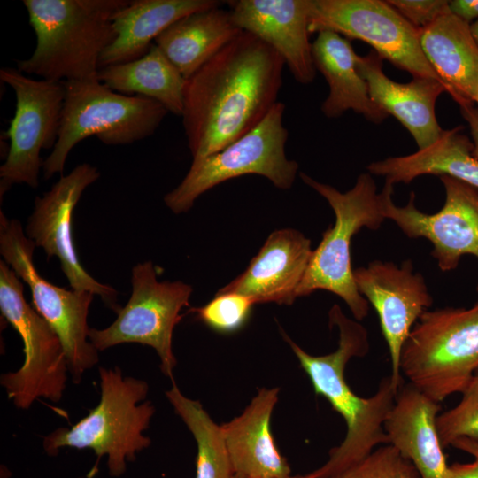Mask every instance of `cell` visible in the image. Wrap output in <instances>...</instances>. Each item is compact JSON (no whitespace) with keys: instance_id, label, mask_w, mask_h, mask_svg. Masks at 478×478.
<instances>
[{"instance_id":"1","label":"cell","mask_w":478,"mask_h":478,"mask_svg":"<svg viewBox=\"0 0 478 478\" xmlns=\"http://www.w3.org/2000/svg\"><path fill=\"white\" fill-rule=\"evenodd\" d=\"M282 58L243 31L186 80L182 124L193 160L215 153L258 125L277 103Z\"/></svg>"},{"instance_id":"2","label":"cell","mask_w":478,"mask_h":478,"mask_svg":"<svg viewBox=\"0 0 478 478\" xmlns=\"http://www.w3.org/2000/svg\"><path fill=\"white\" fill-rule=\"evenodd\" d=\"M329 324L338 328V346L335 351L322 356L307 353L281 330L315 393L329 402L347 427L343 441L330 451L326 463L312 472L314 478H333L367 457L376 445L389 444L384 422L398 392L390 377H386L372 397L362 398L356 395L348 385L344 372L351 358L367 353V331L346 317L337 305L329 311Z\"/></svg>"},{"instance_id":"3","label":"cell","mask_w":478,"mask_h":478,"mask_svg":"<svg viewBox=\"0 0 478 478\" xmlns=\"http://www.w3.org/2000/svg\"><path fill=\"white\" fill-rule=\"evenodd\" d=\"M127 0H24L35 49L17 69L56 81L98 80L99 59L114 41L112 14Z\"/></svg>"},{"instance_id":"4","label":"cell","mask_w":478,"mask_h":478,"mask_svg":"<svg viewBox=\"0 0 478 478\" xmlns=\"http://www.w3.org/2000/svg\"><path fill=\"white\" fill-rule=\"evenodd\" d=\"M101 397L98 405L71 428H59L43 439V449L55 456L65 447L91 449L97 456L107 457L112 476H120L127 463L137 452L150 446V437L143 435L155 412L146 400L149 385L137 378L123 376L119 366L99 367Z\"/></svg>"},{"instance_id":"5","label":"cell","mask_w":478,"mask_h":478,"mask_svg":"<svg viewBox=\"0 0 478 478\" xmlns=\"http://www.w3.org/2000/svg\"><path fill=\"white\" fill-rule=\"evenodd\" d=\"M302 181L317 191L332 207L335 221L312 251L297 297L324 289L340 297L357 320L365 319L369 303L358 292L351 263V243L361 228L378 229L386 220L382 199L372 174L358 175L355 185L343 193L301 173Z\"/></svg>"},{"instance_id":"6","label":"cell","mask_w":478,"mask_h":478,"mask_svg":"<svg viewBox=\"0 0 478 478\" xmlns=\"http://www.w3.org/2000/svg\"><path fill=\"white\" fill-rule=\"evenodd\" d=\"M57 143L44 159V179L62 174L72 149L96 135L106 145H124L151 135L168 111L158 101L115 92L98 80L66 81Z\"/></svg>"},{"instance_id":"7","label":"cell","mask_w":478,"mask_h":478,"mask_svg":"<svg viewBox=\"0 0 478 478\" xmlns=\"http://www.w3.org/2000/svg\"><path fill=\"white\" fill-rule=\"evenodd\" d=\"M478 370V301L469 308L426 311L401 353L400 372L440 403L462 392Z\"/></svg>"},{"instance_id":"8","label":"cell","mask_w":478,"mask_h":478,"mask_svg":"<svg viewBox=\"0 0 478 478\" xmlns=\"http://www.w3.org/2000/svg\"><path fill=\"white\" fill-rule=\"evenodd\" d=\"M285 104L277 102L250 132L222 150L193 160L181 182L164 197L174 213L190 210L199 196L227 180L247 174L268 179L276 188L289 189L298 169L285 154L289 132L283 125Z\"/></svg>"},{"instance_id":"9","label":"cell","mask_w":478,"mask_h":478,"mask_svg":"<svg viewBox=\"0 0 478 478\" xmlns=\"http://www.w3.org/2000/svg\"><path fill=\"white\" fill-rule=\"evenodd\" d=\"M35 244L25 235L20 222L0 212V252L4 262L29 287L34 309L58 336L68 372L78 383L85 371L98 362V351L89 341L87 318L94 294L58 287L42 278L35 269Z\"/></svg>"},{"instance_id":"10","label":"cell","mask_w":478,"mask_h":478,"mask_svg":"<svg viewBox=\"0 0 478 478\" xmlns=\"http://www.w3.org/2000/svg\"><path fill=\"white\" fill-rule=\"evenodd\" d=\"M18 277L4 261H0V310L20 335L25 354L20 368L3 374L0 383L13 404L27 410L39 397L60 401L68 368L58 336L27 303Z\"/></svg>"},{"instance_id":"11","label":"cell","mask_w":478,"mask_h":478,"mask_svg":"<svg viewBox=\"0 0 478 478\" xmlns=\"http://www.w3.org/2000/svg\"><path fill=\"white\" fill-rule=\"evenodd\" d=\"M132 292L116 320L103 329L89 328V339L97 351L120 343H136L153 348L162 373L171 378L176 366L172 339L175 326L189 305L192 287L182 281H158L151 261L135 265Z\"/></svg>"},{"instance_id":"12","label":"cell","mask_w":478,"mask_h":478,"mask_svg":"<svg viewBox=\"0 0 478 478\" xmlns=\"http://www.w3.org/2000/svg\"><path fill=\"white\" fill-rule=\"evenodd\" d=\"M0 79L16 97L15 113L5 131L9 150L0 167L3 195L16 183L38 186L44 163L40 153L57 143L66 89L63 81L35 80L12 67L2 68Z\"/></svg>"},{"instance_id":"13","label":"cell","mask_w":478,"mask_h":478,"mask_svg":"<svg viewBox=\"0 0 478 478\" xmlns=\"http://www.w3.org/2000/svg\"><path fill=\"white\" fill-rule=\"evenodd\" d=\"M308 29L310 34L332 31L363 41L413 78L441 81L421 50L419 29L387 1L311 0Z\"/></svg>"},{"instance_id":"14","label":"cell","mask_w":478,"mask_h":478,"mask_svg":"<svg viewBox=\"0 0 478 478\" xmlns=\"http://www.w3.org/2000/svg\"><path fill=\"white\" fill-rule=\"evenodd\" d=\"M445 200L436 213L428 214L415 205L411 192L405 206L392 201L393 184L385 181L381 192L385 219L396 223L409 238H425L432 245V257L440 270L455 269L464 255L478 258V189L455 178L439 176Z\"/></svg>"},{"instance_id":"15","label":"cell","mask_w":478,"mask_h":478,"mask_svg":"<svg viewBox=\"0 0 478 478\" xmlns=\"http://www.w3.org/2000/svg\"><path fill=\"white\" fill-rule=\"evenodd\" d=\"M100 176L96 166L78 165L35 200V207L26 227L27 236L42 247L48 258L57 257L72 289L99 296L118 313V292L95 280L80 263L73 237V213L83 191Z\"/></svg>"},{"instance_id":"16","label":"cell","mask_w":478,"mask_h":478,"mask_svg":"<svg viewBox=\"0 0 478 478\" xmlns=\"http://www.w3.org/2000/svg\"><path fill=\"white\" fill-rule=\"evenodd\" d=\"M353 278L358 292L378 314L391 362V384L398 391L403 347L420 316L432 305V296L423 275L414 272L411 259L399 266L374 260L354 269Z\"/></svg>"},{"instance_id":"17","label":"cell","mask_w":478,"mask_h":478,"mask_svg":"<svg viewBox=\"0 0 478 478\" xmlns=\"http://www.w3.org/2000/svg\"><path fill=\"white\" fill-rule=\"evenodd\" d=\"M236 26L274 49L302 84L313 81L316 68L309 41L311 0L228 1Z\"/></svg>"},{"instance_id":"18","label":"cell","mask_w":478,"mask_h":478,"mask_svg":"<svg viewBox=\"0 0 478 478\" xmlns=\"http://www.w3.org/2000/svg\"><path fill=\"white\" fill-rule=\"evenodd\" d=\"M312 253L311 240L298 230H275L245 271L220 291L242 294L254 304L291 305Z\"/></svg>"},{"instance_id":"19","label":"cell","mask_w":478,"mask_h":478,"mask_svg":"<svg viewBox=\"0 0 478 478\" xmlns=\"http://www.w3.org/2000/svg\"><path fill=\"white\" fill-rule=\"evenodd\" d=\"M382 60L370 51L358 56L357 61L371 99L409 131L419 150L430 146L443 131L436 120L435 105L439 96L447 92L446 86L441 81L421 77L407 83L394 81L384 73Z\"/></svg>"},{"instance_id":"20","label":"cell","mask_w":478,"mask_h":478,"mask_svg":"<svg viewBox=\"0 0 478 478\" xmlns=\"http://www.w3.org/2000/svg\"><path fill=\"white\" fill-rule=\"evenodd\" d=\"M441 410L412 384L398 390L384 422L389 444L417 469L420 478H446L448 465L436 428Z\"/></svg>"},{"instance_id":"21","label":"cell","mask_w":478,"mask_h":478,"mask_svg":"<svg viewBox=\"0 0 478 478\" xmlns=\"http://www.w3.org/2000/svg\"><path fill=\"white\" fill-rule=\"evenodd\" d=\"M278 395V388L258 389L240 415L221 425L234 474L244 478L290 474L270 428Z\"/></svg>"},{"instance_id":"22","label":"cell","mask_w":478,"mask_h":478,"mask_svg":"<svg viewBox=\"0 0 478 478\" xmlns=\"http://www.w3.org/2000/svg\"><path fill=\"white\" fill-rule=\"evenodd\" d=\"M421 50L447 93L459 105L474 104L478 91V45L470 24L451 12L419 29Z\"/></svg>"},{"instance_id":"23","label":"cell","mask_w":478,"mask_h":478,"mask_svg":"<svg viewBox=\"0 0 478 478\" xmlns=\"http://www.w3.org/2000/svg\"><path fill=\"white\" fill-rule=\"evenodd\" d=\"M216 0H135L112 16L116 33L104 50L99 68L135 60L148 52L155 39L178 19L220 6Z\"/></svg>"},{"instance_id":"24","label":"cell","mask_w":478,"mask_h":478,"mask_svg":"<svg viewBox=\"0 0 478 478\" xmlns=\"http://www.w3.org/2000/svg\"><path fill=\"white\" fill-rule=\"evenodd\" d=\"M312 54L316 70L329 87L321 105L326 117L338 118L352 110L380 124L389 116L371 99L368 85L357 67L358 55L349 39L332 31H321L312 43Z\"/></svg>"},{"instance_id":"25","label":"cell","mask_w":478,"mask_h":478,"mask_svg":"<svg viewBox=\"0 0 478 478\" xmlns=\"http://www.w3.org/2000/svg\"><path fill=\"white\" fill-rule=\"evenodd\" d=\"M458 126L443 130L430 146L401 157H389L366 166L370 174L384 176L385 181L409 183L421 175H447L478 189V158L474 143Z\"/></svg>"},{"instance_id":"26","label":"cell","mask_w":478,"mask_h":478,"mask_svg":"<svg viewBox=\"0 0 478 478\" xmlns=\"http://www.w3.org/2000/svg\"><path fill=\"white\" fill-rule=\"evenodd\" d=\"M242 32L230 11L217 6L173 22L155 44L187 80Z\"/></svg>"},{"instance_id":"27","label":"cell","mask_w":478,"mask_h":478,"mask_svg":"<svg viewBox=\"0 0 478 478\" xmlns=\"http://www.w3.org/2000/svg\"><path fill=\"white\" fill-rule=\"evenodd\" d=\"M97 79L115 92L151 98L182 114L186 79L156 44L135 60L100 68Z\"/></svg>"},{"instance_id":"28","label":"cell","mask_w":478,"mask_h":478,"mask_svg":"<svg viewBox=\"0 0 478 478\" xmlns=\"http://www.w3.org/2000/svg\"><path fill=\"white\" fill-rule=\"evenodd\" d=\"M166 397L197 443L195 478H233L234 472L221 425H217L201 403L185 397L172 380Z\"/></svg>"},{"instance_id":"29","label":"cell","mask_w":478,"mask_h":478,"mask_svg":"<svg viewBox=\"0 0 478 478\" xmlns=\"http://www.w3.org/2000/svg\"><path fill=\"white\" fill-rule=\"evenodd\" d=\"M461 393L460 402L436 418L437 433L443 447L463 437L478 440V370Z\"/></svg>"},{"instance_id":"30","label":"cell","mask_w":478,"mask_h":478,"mask_svg":"<svg viewBox=\"0 0 478 478\" xmlns=\"http://www.w3.org/2000/svg\"><path fill=\"white\" fill-rule=\"evenodd\" d=\"M254 305L242 294L219 290L207 304L189 312L212 330L227 334L237 331L245 324Z\"/></svg>"},{"instance_id":"31","label":"cell","mask_w":478,"mask_h":478,"mask_svg":"<svg viewBox=\"0 0 478 478\" xmlns=\"http://www.w3.org/2000/svg\"><path fill=\"white\" fill-rule=\"evenodd\" d=\"M333 478H420L417 469L391 444H384Z\"/></svg>"},{"instance_id":"32","label":"cell","mask_w":478,"mask_h":478,"mask_svg":"<svg viewBox=\"0 0 478 478\" xmlns=\"http://www.w3.org/2000/svg\"><path fill=\"white\" fill-rule=\"evenodd\" d=\"M410 24L422 29L442 15L450 12L449 1L444 0H389Z\"/></svg>"},{"instance_id":"33","label":"cell","mask_w":478,"mask_h":478,"mask_svg":"<svg viewBox=\"0 0 478 478\" xmlns=\"http://www.w3.org/2000/svg\"><path fill=\"white\" fill-rule=\"evenodd\" d=\"M449 10L453 15L468 24L478 19V0L449 1Z\"/></svg>"},{"instance_id":"34","label":"cell","mask_w":478,"mask_h":478,"mask_svg":"<svg viewBox=\"0 0 478 478\" xmlns=\"http://www.w3.org/2000/svg\"><path fill=\"white\" fill-rule=\"evenodd\" d=\"M460 112L470 127L474 143V155L478 158V107L474 104L459 106Z\"/></svg>"},{"instance_id":"35","label":"cell","mask_w":478,"mask_h":478,"mask_svg":"<svg viewBox=\"0 0 478 478\" xmlns=\"http://www.w3.org/2000/svg\"><path fill=\"white\" fill-rule=\"evenodd\" d=\"M472 463H456L448 466L446 478H478V459Z\"/></svg>"},{"instance_id":"36","label":"cell","mask_w":478,"mask_h":478,"mask_svg":"<svg viewBox=\"0 0 478 478\" xmlns=\"http://www.w3.org/2000/svg\"><path fill=\"white\" fill-rule=\"evenodd\" d=\"M451 445L478 459V440L463 437L455 440Z\"/></svg>"},{"instance_id":"37","label":"cell","mask_w":478,"mask_h":478,"mask_svg":"<svg viewBox=\"0 0 478 478\" xmlns=\"http://www.w3.org/2000/svg\"><path fill=\"white\" fill-rule=\"evenodd\" d=\"M472 35L478 45V19L470 24Z\"/></svg>"},{"instance_id":"38","label":"cell","mask_w":478,"mask_h":478,"mask_svg":"<svg viewBox=\"0 0 478 478\" xmlns=\"http://www.w3.org/2000/svg\"><path fill=\"white\" fill-rule=\"evenodd\" d=\"M263 478H314V475L312 473H309L307 474H305V475H285V476H281V477H263Z\"/></svg>"},{"instance_id":"39","label":"cell","mask_w":478,"mask_h":478,"mask_svg":"<svg viewBox=\"0 0 478 478\" xmlns=\"http://www.w3.org/2000/svg\"><path fill=\"white\" fill-rule=\"evenodd\" d=\"M474 103H476L478 104V91H477L475 98H474Z\"/></svg>"},{"instance_id":"40","label":"cell","mask_w":478,"mask_h":478,"mask_svg":"<svg viewBox=\"0 0 478 478\" xmlns=\"http://www.w3.org/2000/svg\"><path fill=\"white\" fill-rule=\"evenodd\" d=\"M233 478H244V477H242V476H239V475H234Z\"/></svg>"},{"instance_id":"41","label":"cell","mask_w":478,"mask_h":478,"mask_svg":"<svg viewBox=\"0 0 478 478\" xmlns=\"http://www.w3.org/2000/svg\"><path fill=\"white\" fill-rule=\"evenodd\" d=\"M477 291H478V285H477Z\"/></svg>"}]
</instances>
